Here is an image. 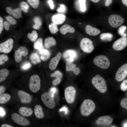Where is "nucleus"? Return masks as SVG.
<instances>
[{
	"label": "nucleus",
	"instance_id": "10",
	"mask_svg": "<svg viewBox=\"0 0 127 127\" xmlns=\"http://www.w3.org/2000/svg\"><path fill=\"white\" fill-rule=\"evenodd\" d=\"M11 117L13 121L18 125L26 126L30 124V122L28 119L17 113H12L11 115Z\"/></svg>",
	"mask_w": 127,
	"mask_h": 127
},
{
	"label": "nucleus",
	"instance_id": "42",
	"mask_svg": "<svg viewBox=\"0 0 127 127\" xmlns=\"http://www.w3.org/2000/svg\"><path fill=\"white\" fill-rule=\"evenodd\" d=\"M57 10L58 12L64 13L67 11V8L64 5L61 4L60 5V7Z\"/></svg>",
	"mask_w": 127,
	"mask_h": 127
},
{
	"label": "nucleus",
	"instance_id": "9",
	"mask_svg": "<svg viewBox=\"0 0 127 127\" xmlns=\"http://www.w3.org/2000/svg\"><path fill=\"white\" fill-rule=\"evenodd\" d=\"M28 50L25 47H20L14 52V57L16 62L17 63L20 62L21 60L22 56L25 57L28 55Z\"/></svg>",
	"mask_w": 127,
	"mask_h": 127
},
{
	"label": "nucleus",
	"instance_id": "11",
	"mask_svg": "<svg viewBox=\"0 0 127 127\" xmlns=\"http://www.w3.org/2000/svg\"><path fill=\"white\" fill-rule=\"evenodd\" d=\"M14 41L12 39L9 38L0 44V52L8 53L10 52L12 48Z\"/></svg>",
	"mask_w": 127,
	"mask_h": 127
},
{
	"label": "nucleus",
	"instance_id": "49",
	"mask_svg": "<svg viewBox=\"0 0 127 127\" xmlns=\"http://www.w3.org/2000/svg\"><path fill=\"white\" fill-rule=\"evenodd\" d=\"M48 2L50 8L52 9H53L54 5L53 1L52 0H48Z\"/></svg>",
	"mask_w": 127,
	"mask_h": 127
},
{
	"label": "nucleus",
	"instance_id": "31",
	"mask_svg": "<svg viewBox=\"0 0 127 127\" xmlns=\"http://www.w3.org/2000/svg\"><path fill=\"white\" fill-rule=\"evenodd\" d=\"M35 23L34 24L33 26V28L35 29H39L42 24V22L40 18L39 17H36L33 19Z\"/></svg>",
	"mask_w": 127,
	"mask_h": 127
},
{
	"label": "nucleus",
	"instance_id": "39",
	"mask_svg": "<svg viewBox=\"0 0 127 127\" xmlns=\"http://www.w3.org/2000/svg\"><path fill=\"white\" fill-rule=\"evenodd\" d=\"M22 10L25 12H27L29 8V6L27 3L24 1L22 2L20 4Z\"/></svg>",
	"mask_w": 127,
	"mask_h": 127
},
{
	"label": "nucleus",
	"instance_id": "14",
	"mask_svg": "<svg viewBox=\"0 0 127 127\" xmlns=\"http://www.w3.org/2000/svg\"><path fill=\"white\" fill-rule=\"evenodd\" d=\"M113 120L111 117L106 115L99 117L96 120L95 123L99 126H108L111 124Z\"/></svg>",
	"mask_w": 127,
	"mask_h": 127
},
{
	"label": "nucleus",
	"instance_id": "1",
	"mask_svg": "<svg viewBox=\"0 0 127 127\" xmlns=\"http://www.w3.org/2000/svg\"><path fill=\"white\" fill-rule=\"evenodd\" d=\"M95 108V104L93 101L89 99H85L80 106L81 114L83 116H88L94 111Z\"/></svg>",
	"mask_w": 127,
	"mask_h": 127
},
{
	"label": "nucleus",
	"instance_id": "27",
	"mask_svg": "<svg viewBox=\"0 0 127 127\" xmlns=\"http://www.w3.org/2000/svg\"><path fill=\"white\" fill-rule=\"evenodd\" d=\"M113 36V35L110 33H103L100 35V38L103 41H109L112 40Z\"/></svg>",
	"mask_w": 127,
	"mask_h": 127
},
{
	"label": "nucleus",
	"instance_id": "8",
	"mask_svg": "<svg viewBox=\"0 0 127 127\" xmlns=\"http://www.w3.org/2000/svg\"><path fill=\"white\" fill-rule=\"evenodd\" d=\"M108 22L113 28H116L122 25L124 21V19L121 16L117 14H112L108 18Z\"/></svg>",
	"mask_w": 127,
	"mask_h": 127
},
{
	"label": "nucleus",
	"instance_id": "36",
	"mask_svg": "<svg viewBox=\"0 0 127 127\" xmlns=\"http://www.w3.org/2000/svg\"><path fill=\"white\" fill-rule=\"evenodd\" d=\"M127 28V27L125 26H121L118 28V34L123 37H126L127 35L124 33V32Z\"/></svg>",
	"mask_w": 127,
	"mask_h": 127
},
{
	"label": "nucleus",
	"instance_id": "22",
	"mask_svg": "<svg viewBox=\"0 0 127 127\" xmlns=\"http://www.w3.org/2000/svg\"><path fill=\"white\" fill-rule=\"evenodd\" d=\"M60 31L62 34H65L67 32L73 33L75 32V31L74 28L71 27L70 25L65 24L60 28Z\"/></svg>",
	"mask_w": 127,
	"mask_h": 127
},
{
	"label": "nucleus",
	"instance_id": "3",
	"mask_svg": "<svg viewBox=\"0 0 127 127\" xmlns=\"http://www.w3.org/2000/svg\"><path fill=\"white\" fill-rule=\"evenodd\" d=\"M94 64L99 68L107 69L110 65V62L108 58L106 56L100 55L95 57L94 59Z\"/></svg>",
	"mask_w": 127,
	"mask_h": 127
},
{
	"label": "nucleus",
	"instance_id": "44",
	"mask_svg": "<svg viewBox=\"0 0 127 127\" xmlns=\"http://www.w3.org/2000/svg\"><path fill=\"white\" fill-rule=\"evenodd\" d=\"M6 19L11 24L14 25L16 23V20L11 16H7Z\"/></svg>",
	"mask_w": 127,
	"mask_h": 127
},
{
	"label": "nucleus",
	"instance_id": "40",
	"mask_svg": "<svg viewBox=\"0 0 127 127\" xmlns=\"http://www.w3.org/2000/svg\"><path fill=\"white\" fill-rule=\"evenodd\" d=\"M79 2L81 10L84 12L86 10V0H79Z\"/></svg>",
	"mask_w": 127,
	"mask_h": 127
},
{
	"label": "nucleus",
	"instance_id": "18",
	"mask_svg": "<svg viewBox=\"0 0 127 127\" xmlns=\"http://www.w3.org/2000/svg\"><path fill=\"white\" fill-rule=\"evenodd\" d=\"M76 65L72 62L67 61L66 63L65 68L66 71H71L74 74L78 75L80 74L81 71L78 67H76Z\"/></svg>",
	"mask_w": 127,
	"mask_h": 127
},
{
	"label": "nucleus",
	"instance_id": "45",
	"mask_svg": "<svg viewBox=\"0 0 127 127\" xmlns=\"http://www.w3.org/2000/svg\"><path fill=\"white\" fill-rule=\"evenodd\" d=\"M120 105L123 108H124L127 110V99L124 98L121 101Z\"/></svg>",
	"mask_w": 127,
	"mask_h": 127
},
{
	"label": "nucleus",
	"instance_id": "56",
	"mask_svg": "<svg viewBox=\"0 0 127 127\" xmlns=\"http://www.w3.org/2000/svg\"><path fill=\"white\" fill-rule=\"evenodd\" d=\"M93 2L96 3L98 2L100 0H90Z\"/></svg>",
	"mask_w": 127,
	"mask_h": 127
},
{
	"label": "nucleus",
	"instance_id": "17",
	"mask_svg": "<svg viewBox=\"0 0 127 127\" xmlns=\"http://www.w3.org/2000/svg\"><path fill=\"white\" fill-rule=\"evenodd\" d=\"M62 55L60 52H58L55 56L53 57L50 61L49 67L51 70L55 69L57 67L60 59Z\"/></svg>",
	"mask_w": 127,
	"mask_h": 127
},
{
	"label": "nucleus",
	"instance_id": "46",
	"mask_svg": "<svg viewBox=\"0 0 127 127\" xmlns=\"http://www.w3.org/2000/svg\"><path fill=\"white\" fill-rule=\"evenodd\" d=\"M3 19L1 16L0 17V34L3 30L4 25Z\"/></svg>",
	"mask_w": 127,
	"mask_h": 127
},
{
	"label": "nucleus",
	"instance_id": "2",
	"mask_svg": "<svg viewBox=\"0 0 127 127\" xmlns=\"http://www.w3.org/2000/svg\"><path fill=\"white\" fill-rule=\"evenodd\" d=\"M92 83L94 86L102 93L106 92L107 89L106 81L100 75L97 74L92 79Z\"/></svg>",
	"mask_w": 127,
	"mask_h": 127
},
{
	"label": "nucleus",
	"instance_id": "51",
	"mask_svg": "<svg viewBox=\"0 0 127 127\" xmlns=\"http://www.w3.org/2000/svg\"><path fill=\"white\" fill-rule=\"evenodd\" d=\"M112 0H105V5L106 6H108L112 3Z\"/></svg>",
	"mask_w": 127,
	"mask_h": 127
},
{
	"label": "nucleus",
	"instance_id": "7",
	"mask_svg": "<svg viewBox=\"0 0 127 127\" xmlns=\"http://www.w3.org/2000/svg\"><path fill=\"white\" fill-rule=\"evenodd\" d=\"M76 93V89L73 86H68L65 89L64 91V96L67 103L71 104L74 102Z\"/></svg>",
	"mask_w": 127,
	"mask_h": 127
},
{
	"label": "nucleus",
	"instance_id": "6",
	"mask_svg": "<svg viewBox=\"0 0 127 127\" xmlns=\"http://www.w3.org/2000/svg\"><path fill=\"white\" fill-rule=\"evenodd\" d=\"M80 45L82 50L87 53L91 52L94 49L92 41L87 38H83L81 40Z\"/></svg>",
	"mask_w": 127,
	"mask_h": 127
},
{
	"label": "nucleus",
	"instance_id": "23",
	"mask_svg": "<svg viewBox=\"0 0 127 127\" xmlns=\"http://www.w3.org/2000/svg\"><path fill=\"white\" fill-rule=\"evenodd\" d=\"M19 112L20 115L23 116L28 117L32 115L33 111L30 108L25 107H22L19 108Z\"/></svg>",
	"mask_w": 127,
	"mask_h": 127
},
{
	"label": "nucleus",
	"instance_id": "48",
	"mask_svg": "<svg viewBox=\"0 0 127 127\" xmlns=\"http://www.w3.org/2000/svg\"><path fill=\"white\" fill-rule=\"evenodd\" d=\"M10 24L6 21H5L3 23L5 29L7 31L9 30Z\"/></svg>",
	"mask_w": 127,
	"mask_h": 127
},
{
	"label": "nucleus",
	"instance_id": "15",
	"mask_svg": "<svg viewBox=\"0 0 127 127\" xmlns=\"http://www.w3.org/2000/svg\"><path fill=\"white\" fill-rule=\"evenodd\" d=\"M77 55V53L75 51L68 49L64 52L63 57L67 61L72 62L76 58Z\"/></svg>",
	"mask_w": 127,
	"mask_h": 127
},
{
	"label": "nucleus",
	"instance_id": "55",
	"mask_svg": "<svg viewBox=\"0 0 127 127\" xmlns=\"http://www.w3.org/2000/svg\"><path fill=\"white\" fill-rule=\"evenodd\" d=\"M123 3L127 7V0H122Z\"/></svg>",
	"mask_w": 127,
	"mask_h": 127
},
{
	"label": "nucleus",
	"instance_id": "5",
	"mask_svg": "<svg viewBox=\"0 0 127 127\" xmlns=\"http://www.w3.org/2000/svg\"><path fill=\"white\" fill-rule=\"evenodd\" d=\"M41 99L44 104L48 108L52 109L55 107L56 103L53 97L49 92L44 93L41 96Z\"/></svg>",
	"mask_w": 127,
	"mask_h": 127
},
{
	"label": "nucleus",
	"instance_id": "26",
	"mask_svg": "<svg viewBox=\"0 0 127 127\" xmlns=\"http://www.w3.org/2000/svg\"><path fill=\"white\" fill-rule=\"evenodd\" d=\"M40 53L41 55L40 58L43 61H45L50 57V53L49 51L47 50L42 49L39 50Z\"/></svg>",
	"mask_w": 127,
	"mask_h": 127
},
{
	"label": "nucleus",
	"instance_id": "29",
	"mask_svg": "<svg viewBox=\"0 0 127 127\" xmlns=\"http://www.w3.org/2000/svg\"><path fill=\"white\" fill-rule=\"evenodd\" d=\"M29 58L32 63L34 64L40 62V59L38 54L36 52L32 53L30 55Z\"/></svg>",
	"mask_w": 127,
	"mask_h": 127
},
{
	"label": "nucleus",
	"instance_id": "37",
	"mask_svg": "<svg viewBox=\"0 0 127 127\" xmlns=\"http://www.w3.org/2000/svg\"><path fill=\"white\" fill-rule=\"evenodd\" d=\"M27 1L34 8H36L38 7L40 3L39 0H27Z\"/></svg>",
	"mask_w": 127,
	"mask_h": 127
},
{
	"label": "nucleus",
	"instance_id": "54",
	"mask_svg": "<svg viewBox=\"0 0 127 127\" xmlns=\"http://www.w3.org/2000/svg\"><path fill=\"white\" fill-rule=\"evenodd\" d=\"M1 127H12L7 124H3L1 126Z\"/></svg>",
	"mask_w": 127,
	"mask_h": 127
},
{
	"label": "nucleus",
	"instance_id": "30",
	"mask_svg": "<svg viewBox=\"0 0 127 127\" xmlns=\"http://www.w3.org/2000/svg\"><path fill=\"white\" fill-rule=\"evenodd\" d=\"M43 46V39L41 38H39L36 40L33 44V48L36 49L40 50L42 49Z\"/></svg>",
	"mask_w": 127,
	"mask_h": 127
},
{
	"label": "nucleus",
	"instance_id": "24",
	"mask_svg": "<svg viewBox=\"0 0 127 127\" xmlns=\"http://www.w3.org/2000/svg\"><path fill=\"white\" fill-rule=\"evenodd\" d=\"M34 112L36 117L38 119H41L44 116V115L42 107L40 105H36L34 109Z\"/></svg>",
	"mask_w": 127,
	"mask_h": 127
},
{
	"label": "nucleus",
	"instance_id": "20",
	"mask_svg": "<svg viewBox=\"0 0 127 127\" xmlns=\"http://www.w3.org/2000/svg\"><path fill=\"white\" fill-rule=\"evenodd\" d=\"M85 30L87 34L93 36H97L99 34L100 32V31L99 29L89 25L86 26Z\"/></svg>",
	"mask_w": 127,
	"mask_h": 127
},
{
	"label": "nucleus",
	"instance_id": "19",
	"mask_svg": "<svg viewBox=\"0 0 127 127\" xmlns=\"http://www.w3.org/2000/svg\"><path fill=\"white\" fill-rule=\"evenodd\" d=\"M65 16L63 14H58L53 16L51 18L52 21L57 25L62 24L65 21Z\"/></svg>",
	"mask_w": 127,
	"mask_h": 127
},
{
	"label": "nucleus",
	"instance_id": "57",
	"mask_svg": "<svg viewBox=\"0 0 127 127\" xmlns=\"http://www.w3.org/2000/svg\"><path fill=\"white\" fill-rule=\"evenodd\" d=\"M124 127H127V123H126L124 125H123Z\"/></svg>",
	"mask_w": 127,
	"mask_h": 127
},
{
	"label": "nucleus",
	"instance_id": "50",
	"mask_svg": "<svg viewBox=\"0 0 127 127\" xmlns=\"http://www.w3.org/2000/svg\"><path fill=\"white\" fill-rule=\"evenodd\" d=\"M7 12L10 15H12L13 9L9 7H7L6 9Z\"/></svg>",
	"mask_w": 127,
	"mask_h": 127
},
{
	"label": "nucleus",
	"instance_id": "47",
	"mask_svg": "<svg viewBox=\"0 0 127 127\" xmlns=\"http://www.w3.org/2000/svg\"><path fill=\"white\" fill-rule=\"evenodd\" d=\"M6 112L4 109L1 107H0V117H4L5 115Z\"/></svg>",
	"mask_w": 127,
	"mask_h": 127
},
{
	"label": "nucleus",
	"instance_id": "12",
	"mask_svg": "<svg viewBox=\"0 0 127 127\" xmlns=\"http://www.w3.org/2000/svg\"><path fill=\"white\" fill-rule=\"evenodd\" d=\"M127 76V63L121 66L116 72L115 79L119 82L123 80Z\"/></svg>",
	"mask_w": 127,
	"mask_h": 127
},
{
	"label": "nucleus",
	"instance_id": "41",
	"mask_svg": "<svg viewBox=\"0 0 127 127\" xmlns=\"http://www.w3.org/2000/svg\"><path fill=\"white\" fill-rule=\"evenodd\" d=\"M31 64L30 62H26L21 66V68L23 70H27L29 69L31 67Z\"/></svg>",
	"mask_w": 127,
	"mask_h": 127
},
{
	"label": "nucleus",
	"instance_id": "16",
	"mask_svg": "<svg viewBox=\"0 0 127 127\" xmlns=\"http://www.w3.org/2000/svg\"><path fill=\"white\" fill-rule=\"evenodd\" d=\"M17 94L18 96L22 103H28L31 101V96L26 92L22 90H20L18 91Z\"/></svg>",
	"mask_w": 127,
	"mask_h": 127
},
{
	"label": "nucleus",
	"instance_id": "28",
	"mask_svg": "<svg viewBox=\"0 0 127 127\" xmlns=\"http://www.w3.org/2000/svg\"><path fill=\"white\" fill-rule=\"evenodd\" d=\"M9 71L7 69L4 68L0 70V82L5 80L9 74Z\"/></svg>",
	"mask_w": 127,
	"mask_h": 127
},
{
	"label": "nucleus",
	"instance_id": "35",
	"mask_svg": "<svg viewBox=\"0 0 127 127\" xmlns=\"http://www.w3.org/2000/svg\"><path fill=\"white\" fill-rule=\"evenodd\" d=\"M12 15L15 18H19L21 16V9L19 8L13 9Z\"/></svg>",
	"mask_w": 127,
	"mask_h": 127
},
{
	"label": "nucleus",
	"instance_id": "34",
	"mask_svg": "<svg viewBox=\"0 0 127 127\" xmlns=\"http://www.w3.org/2000/svg\"><path fill=\"white\" fill-rule=\"evenodd\" d=\"M48 28L50 32L52 34L56 33L59 30L57 24L53 22L49 25Z\"/></svg>",
	"mask_w": 127,
	"mask_h": 127
},
{
	"label": "nucleus",
	"instance_id": "38",
	"mask_svg": "<svg viewBox=\"0 0 127 127\" xmlns=\"http://www.w3.org/2000/svg\"><path fill=\"white\" fill-rule=\"evenodd\" d=\"M8 60V57L6 55L4 54L0 55V65H2Z\"/></svg>",
	"mask_w": 127,
	"mask_h": 127
},
{
	"label": "nucleus",
	"instance_id": "4",
	"mask_svg": "<svg viewBox=\"0 0 127 127\" xmlns=\"http://www.w3.org/2000/svg\"><path fill=\"white\" fill-rule=\"evenodd\" d=\"M40 80L39 76L37 75H34L30 77L29 87L30 90L33 93L38 91L40 88Z\"/></svg>",
	"mask_w": 127,
	"mask_h": 127
},
{
	"label": "nucleus",
	"instance_id": "13",
	"mask_svg": "<svg viewBox=\"0 0 127 127\" xmlns=\"http://www.w3.org/2000/svg\"><path fill=\"white\" fill-rule=\"evenodd\" d=\"M127 46V38L121 37L115 41L112 45L114 49L120 51L124 49Z\"/></svg>",
	"mask_w": 127,
	"mask_h": 127
},
{
	"label": "nucleus",
	"instance_id": "52",
	"mask_svg": "<svg viewBox=\"0 0 127 127\" xmlns=\"http://www.w3.org/2000/svg\"><path fill=\"white\" fill-rule=\"evenodd\" d=\"M56 88L54 87H51L50 88V92L51 95L54 97V95L55 92Z\"/></svg>",
	"mask_w": 127,
	"mask_h": 127
},
{
	"label": "nucleus",
	"instance_id": "32",
	"mask_svg": "<svg viewBox=\"0 0 127 127\" xmlns=\"http://www.w3.org/2000/svg\"><path fill=\"white\" fill-rule=\"evenodd\" d=\"M11 98L10 95L8 94H1L0 96V103L4 104L9 101Z\"/></svg>",
	"mask_w": 127,
	"mask_h": 127
},
{
	"label": "nucleus",
	"instance_id": "43",
	"mask_svg": "<svg viewBox=\"0 0 127 127\" xmlns=\"http://www.w3.org/2000/svg\"><path fill=\"white\" fill-rule=\"evenodd\" d=\"M121 90L123 91H125L127 89V79L123 81L120 86Z\"/></svg>",
	"mask_w": 127,
	"mask_h": 127
},
{
	"label": "nucleus",
	"instance_id": "25",
	"mask_svg": "<svg viewBox=\"0 0 127 127\" xmlns=\"http://www.w3.org/2000/svg\"><path fill=\"white\" fill-rule=\"evenodd\" d=\"M56 44V41L54 38L52 37H49L45 40L44 46L47 48H49L54 46Z\"/></svg>",
	"mask_w": 127,
	"mask_h": 127
},
{
	"label": "nucleus",
	"instance_id": "33",
	"mask_svg": "<svg viewBox=\"0 0 127 127\" xmlns=\"http://www.w3.org/2000/svg\"><path fill=\"white\" fill-rule=\"evenodd\" d=\"M28 38L32 41L34 42L37 39L38 34L36 31L33 30L31 33H29L27 35Z\"/></svg>",
	"mask_w": 127,
	"mask_h": 127
},
{
	"label": "nucleus",
	"instance_id": "53",
	"mask_svg": "<svg viewBox=\"0 0 127 127\" xmlns=\"http://www.w3.org/2000/svg\"><path fill=\"white\" fill-rule=\"evenodd\" d=\"M5 90V87L3 86H0V95H1L3 93Z\"/></svg>",
	"mask_w": 127,
	"mask_h": 127
},
{
	"label": "nucleus",
	"instance_id": "21",
	"mask_svg": "<svg viewBox=\"0 0 127 127\" xmlns=\"http://www.w3.org/2000/svg\"><path fill=\"white\" fill-rule=\"evenodd\" d=\"M50 76L52 77H55L56 78L53 80L52 83L53 85H56L60 83L63 75L62 73L60 71L57 70L51 74Z\"/></svg>",
	"mask_w": 127,
	"mask_h": 127
}]
</instances>
